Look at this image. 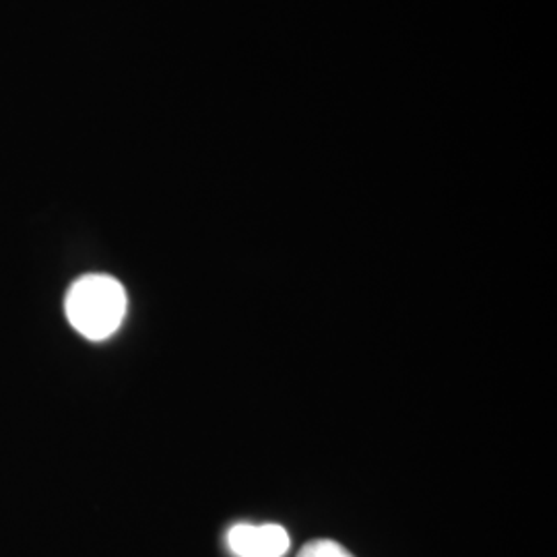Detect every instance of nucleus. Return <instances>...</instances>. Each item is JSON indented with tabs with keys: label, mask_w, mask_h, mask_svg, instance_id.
I'll return each mask as SVG.
<instances>
[{
	"label": "nucleus",
	"mask_w": 557,
	"mask_h": 557,
	"mask_svg": "<svg viewBox=\"0 0 557 557\" xmlns=\"http://www.w3.org/2000/svg\"><path fill=\"white\" fill-rule=\"evenodd\" d=\"M66 317L73 329L91 341L112 337L126 314V292L110 275H85L66 294Z\"/></svg>",
	"instance_id": "f257e3e1"
},
{
	"label": "nucleus",
	"mask_w": 557,
	"mask_h": 557,
	"mask_svg": "<svg viewBox=\"0 0 557 557\" xmlns=\"http://www.w3.org/2000/svg\"><path fill=\"white\" fill-rule=\"evenodd\" d=\"M236 557H283L289 552V535L278 524H236L227 533Z\"/></svg>",
	"instance_id": "f03ea898"
},
{
	"label": "nucleus",
	"mask_w": 557,
	"mask_h": 557,
	"mask_svg": "<svg viewBox=\"0 0 557 557\" xmlns=\"http://www.w3.org/2000/svg\"><path fill=\"white\" fill-rule=\"evenodd\" d=\"M298 557H356L351 552H347L337 541L331 539H314L306 543L299 549Z\"/></svg>",
	"instance_id": "7ed1b4c3"
}]
</instances>
